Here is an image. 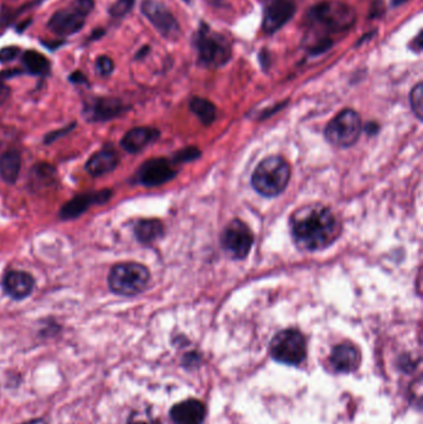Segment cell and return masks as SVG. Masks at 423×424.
Segmentation results:
<instances>
[{"label":"cell","mask_w":423,"mask_h":424,"mask_svg":"<svg viewBox=\"0 0 423 424\" xmlns=\"http://www.w3.org/2000/svg\"><path fill=\"white\" fill-rule=\"evenodd\" d=\"M135 5V0H117L112 7L109 8V13L112 16L119 18L132 10Z\"/></svg>","instance_id":"4316f807"},{"label":"cell","mask_w":423,"mask_h":424,"mask_svg":"<svg viewBox=\"0 0 423 424\" xmlns=\"http://www.w3.org/2000/svg\"><path fill=\"white\" fill-rule=\"evenodd\" d=\"M161 132L152 127H135L129 129L121 139L122 147L129 154H138L149 147L152 143L158 141Z\"/></svg>","instance_id":"d6986e66"},{"label":"cell","mask_w":423,"mask_h":424,"mask_svg":"<svg viewBox=\"0 0 423 424\" xmlns=\"http://www.w3.org/2000/svg\"><path fill=\"white\" fill-rule=\"evenodd\" d=\"M148 51H149V47H143L141 51L137 54V58H143L146 54H148Z\"/></svg>","instance_id":"ab89813d"},{"label":"cell","mask_w":423,"mask_h":424,"mask_svg":"<svg viewBox=\"0 0 423 424\" xmlns=\"http://www.w3.org/2000/svg\"><path fill=\"white\" fill-rule=\"evenodd\" d=\"M143 15L158 32L167 39H176L179 36L180 26L172 12L158 0H143L141 4Z\"/></svg>","instance_id":"30bf717a"},{"label":"cell","mask_w":423,"mask_h":424,"mask_svg":"<svg viewBox=\"0 0 423 424\" xmlns=\"http://www.w3.org/2000/svg\"><path fill=\"white\" fill-rule=\"evenodd\" d=\"M198 156H199V150H196V149L194 148H189L178 153V155H176V161H192V159H195V158H198Z\"/></svg>","instance_id":"4dcf8cb0"},{"label":"cell","mask_w":423,"mask_h":424,"mask_svg":"<svg viewBox=\"0 0 423 424\" xmlns=\"http://www.w3.org/2000/svg\"><path fill=\"white\" fill-rule=\"evenodd\" d=\"M135 237L139 244H150L164 236V226L155 219H141L133 227Z\"/></svg>","instance_id":"ffe728a7"},{"label":"cell","mask_w":423,"mask_h":424,"mask_svg":"<svg viewBox=\"0 0 423 424\" xmlns=\"http://www.w3.org/2000/svg\"><path fill=\"white\" fill-rule=\"evenodd\" d=\"M308 21L315 38L309 40L308 50L312 55H319L333 45V41L328 36L329 34L344 32L354 25L355 12L341 1H321L310 9Z\"/></svg>","instance_id":"7a4b0ae2"},{"label":"cell","mask_w":423,"mask_h":424,"mask_svg":"<svg viewBox=\"0 0 423 424\" xmlns=\"http://www.w3.org/2000/svg\"><path fill=\"white\" fill-rule=\"evenodd\" d=\"M329 362L335 373H350L356 371L361 364V355L358 347L344 342L333 347Z\"/></svg>","instance_id":"2e32d148"},{"label":"cell","mask_w":423,"mask_h":424,"mask_svg":"<svg viewBox=\"0 0 423 424\" xmlns=\"http://www.w3.org/2000/svg\"><path fill=\"white\" fill-rule=\"evenodd\" d=\"M361 130L363 123L359 115L353 110H344L329 122L324 135L335 147L347 148L358 141Z\"/></svg>","instance_id":"ba28073f"},{"label":"cell","mask_w":423,"mask_h":424,"mask_svg":"<svg viewBox=\"0 0 423 424\" xmlns=\"http://www.w3.org/2000/svg\"><path fill=\"white\" fill-rule=\"evenodd\" d=\"M382 9H385V7L381 0L375 1L374 5H372L371 15H370V16H374V18H375V16H378V15H381V14H382Z\"/></svg>","instance_id":"d6a6232c"},{"label":"cell","mask_w":423,"mask_h":424,"mask_svg":"<svg viewBox=\"0 0 423 424\" xmlns=\"http://www.w3.org/2000/svg\"><path fill=\"white\" fill-rule=\"evenodd\" d=\"M20 55V49L16 46H7L0 50V64H8Z\"/></svg>","instance_id":"f1b7e54d"},{"label":"cell","mask_w":423,"mask_h":424,"mask_svg":"<svg viewBox=\"0 0 423 424\" xmlns=\"http://www.w3.org/2000/svg\"><path fill=\"white\" fill-rule=\"evenodd\" d=\"M23 64L26 71L35 76H46L50 72V62L49 60L41 55L40 52L34 50H27L21 56Z\"/></svg>","instance_id":"7402d4cb"},{"label":"cell","mask_w":423,"mask_h":424,"mask_svg":"<svg viewBox=\"0 0 423 424\" xmlns=\"http://www.w3.org/2000/svg\"><path fill=\"white\" fill-rule=\"evenodd\" d=\"M127 424H157L154 421H146V419H141V418L137 417V416H132L129 418Z\"/></svg>","instance_id":"836d02e7"},{"label":"cell","mask_w":423,"mask_h":424,"mask_svg":"<svg viewBox=\"0 0 423 424\" xmlns=\"http://www.w3.org/2000/svg\"><path fill=\"white\" fill-rule=\"evenodd\" d=\"M413 43H415V45H413L412 50H415L416 52L421 51L422 50V32H418V35H417L416 39L413 40Z\"/></svg>","instance_id":"e575fe53"},{"label":"cell","mask_w":423,"mask_h":424,"mask_svg":"<svg viewBox=\"0 0 423 424\" xmlns=\"http://www.w3.org/2000/svg\"><path fill=\"white\" fill-rule=\"evenodd\" d=\"M175 175L176 170L172 161L164 158H154L141 164L135 174V179L143 187H154L173 180Z\"/></svg>","instance_id":"7c38bea8"},{"label":"cell","mask_w":423,"mask_h":424,"mask_svg":"<svg viewBox=\"0 0 423 424\" xmlns=\"http://www.w3.org/2000/svg\"><path fill=\"white\" fill-rule=\"evenodd\" d=\"M205 416V405L199 399H186L170 410V418L175 424H203Z\"/></svg>","instance_id":"ac0fdd59"},{"label":"cell","mask_w":423,"mask_h":424,"mask_svg":"<svg viewBox=\"0 0 423 424\" xmlns=\"http://www.w3.org/2000/svg\"><path fill=\"white\" fill-rule=\"evenodd\" d=\"M32 175V182L38 187H52L58 181V172L56 169L47 163H38L30 170Z\"/></svg>","instance_id":"603a6c76"},{"label":"cell","mask_w":423,"mask_h":424,"mask_svg":"<svg viewBox=\"0 0 423 424\" xmlns=\"http://www.w3.org/2000/svg\"><path fill=\"white\" fill-rule=\"evenodd\" d=\"M150 282V272L144 264L137 262L117 263L107 276L108 288L119 296H135L147 290Z\"/></svg>","instance_id":"277c9868"},{"label":"cell","mask_w":423,"mask_h":424,"mask_svg":"<svg viewBox=\"0 0 423 424\" xmlns=\"http://www.w3.org/2000/svg\"><path fill=\"white\" fill-rule=\"evenodd\" d=\"M23 424H49L44 419H40V418H36V419H32V421H27L25 423Z\"/></svg>","instance_id":"8d00e7d4"},{"label":"cell","mask_w":423,"mask_h":424,"mask_svg":"<svg viewBox=\"0 0 423 424\" xmlns=\"http://www.w3.org/2000/svg\"><path fill=\"white\" fill-rule=\"evenodd\" d=\"M113 191L111 189H102L92 193H78L69 200L60 211L58 217L62 221H71L82 216L92 206L106 205L112 199Z\"/></svg>","instance_id":"8fae6325"},{"label":"cell","mask_w":423,"mask_h":424,"mask_svg":"<svg viewBox=\"0 0 423 424\" xmlns=\"http://www.w3.org/2000/svg\"><path fill=\"white\" fill-rule=\"evenodd\" d=\"M76 122H72L70 123V124H67V126H65L62 128H58L56 129V130L49 132V133L44 137V144H45V145H50L54 141H58L60 138H64L66 135L70 134L71 132L76 128Z\"/></svg>","instance_id":"484cf974"},{"label":"cell","mask_w":423,"mask_h":424,"mask_svg":"<svg viewBox=\"0 0 423 424\" xmlns=\"http://www.w3.org/2000/svg\"><path fill=\"white\" fill-rule=\"evenodd\" d=\"M290 179V167L281 156H268L252 174V187L264 198H275L284 191Z\"/></svg>","instance_id":"3957f363"},{"label":"cell","mask_w":423,"mask_h":424,"mask_svg":"<svg viewBox=\"0 0 423 424\" xmlns=\"http://www.w3.org/2000/svg\"><path fill=\"white\" fill-rule=\"evenodd\" d=\"M8 96H9V89L7 86L0 84V102H3Z\"/></svg>","instance_id":"d590c367"},{"label":"cell","mask_w":423,"mask_h":424,"mask_svg":"<svg viewBox=\"0 0 423 424\" xmlns=\"http://www.w3.org/2000/svg\"><path fill=\"white\" fill-rule=\"evenodd\" d=\"M221 244L226 253L235 259H244L250 253L253 235L241 220H232L221 235Z\"/></svg>","instance_id":"9c48e42d"},{"label":"cell","mask_w":423,"mask_h":424,"mask_svg":"<svg viewBox=\"0 0 423 424\" xmlns=\"http://www.w3.org/2000/svg\"><path fill=\"white\" fill-rule=\"evenodd\" d=\"M290 232L295 244L304 251H321L340 233L339 222L333 212L321 204L301 206L290 217Z\"/></svg>","instance_id":"6da1fadb"},{"label":"cell","mask_w":423,"mask_h":424,"mask_svg":"<svg viewBox=\"0 0 423 424\" xmlns=\"http://www.w3.org/2000/svg\"><path fill=\"white\" fill-rule=\"evenodd\" d=\"M104 32L103 30H96V32L92 34V39H100L102 36Z\"/></svg>","instance_id":"f35d334b"},{"label":"cell","mask_w":423,"mask_h":424,"mask_svg":"<svg viewBox=\"0 0 423 424\" xmlns=\"http://www.w3.org/2000/svg\"><path fill=\"white\" fill-rule=\"evenodd\" d=\"M115 70V62L112 58L108 56H100L96 60V71L97 73L102 78H107L109 75H112V72Z\"/></svg>","instance_id":"83f0119b"},{"label":"cell","mask_w":423,"mask_h":424,"mask_svg":"<svg viewBox=\"0 0 423 424\" xmlns=\"http://www.w3.org/2000/svg\"><path fill=\"white\" fill-rule=\"evenodd\" d=\"M119 164V155L112 145H104L84 164V170L92 178H101L113 173Z\"/></svg>","instance_id":"e0dca14e"},{"label":"cell","mask_w":423,"mask_h":424,"mask_svg":"<svg viewBox=\"0 0 423 424\" xmlns=\"http://www.w3.org/2000/svg\"><path fill=\"white\" fill-rule=\"evenodd\" d=\"M3 290L14 301H24L35 288L34 276L25 270H10L3 276Z\"/></svg>","instance_id":"9a60e30c"},{"label":"cell","mask_w":423,"mask_h":424,"mask_svg":"<svg viewBox=\"0 0 423 424\" xmlns=\"http://www.w3.org/2000/svg\"><path fill=\"white\" fill-rule=\"evenodd\" d=\"M93 7V0H75L70 7L54 14L47 23V27L58 36L73 35L84 27L86 18Z\"/></svg>","instance_id":"52a82bcc"},{"label":"cell","mask_w":423,"mask_h":424,"mask_svg":"<svg viewBox=\"0 0 423 424\" xmlns=\"http://www.w3.org/2000/svg\"><path fill=\"white\" fill-rule=\"evenodd\" d=\"M21 155L18 150H7L0 155V178L5 184L14 185L19 179Z\"/></svg>","instance_id":"44dd1931"},{"label":"cell","mask_w":423,"mask_h":424,"mask_svg":"<svg viewBox=\"0 0 423 424\" xmlns=\"http://www.w3.org/2000/svg\"><path fill=\"white\" fill-rule=\"evenodd\" d=\"M69 80H70V82L75 84H87V78H86V76H84L81 71H75L73 73H71Z\"/></svg>","instance_id":"1f68e13d"},{"label":"cell","mask_w":423,"mask_h":424,"mask_svg":"<svg viewBox=\"0 0 423 424\" xmlns=\"http://www.w3.org/2000/svg\"><path fill=\"white\" fill-rule=\"evenodd\" d=\"M295 13V0H272L263 16V32L273 34L278 32Z\"/></svg>","instance_id":"5bb4252c"},{"label":"cell","mask_w":423,"mask_h":424,"mask_svg":"<svg viewBox=\"0 0 423 424\" xmlns=\"http://www.w3.org/2000/svg\"><path fill=\"white\" fill-rule=\"evenodd\" d=\"M410 102L413 113L418 117V119H422L423 86L421 82L417 84L416 86L413 87V90L411 91Z\"/></svg>","instance_id":"d4e9b609"},{"label":"cell","mask_w":423,"mask_h":424,"mask_svg":"<svg viewBox=\"0 0 423 424\" xmlns=\"http://www.w3.org/2000/svg\"><path fill=\"white\" fill-rule=\"evenodd\" d=\"M407 0H391L392 7H400L404 4Z\"/></svg>","instance_id":"74e56055"},{"label":"cell","mask_w":423,"mask_h":424,"mask_svg":"<svg viewBox=\"0 0 423 424\" xmlns=\"http://www.w3.org/2000/svg\"><path fill=\"white\" fill-rule=\"evenodd\" d=\"M128 110L119 99L111 97H96L84 104V119L90 123H104L122 116Z\"/></svg>","instance_id":"4fadbf2b"},{"label":"cell","mask_w":423,"mask_h":424,"mask_svg":"<svg viewBox=\"0 0 423 424\" xmlns=\"http://www.w3.org/2000/svg\"><path fill=\"white\" fill-rule=\"evenodd\" d=\"M200 364H201V356L198 353L192 351V353H186L183 357V366L187 370H194L195 367H199Z\"/></svg>","instance_id":"f546056e"},{"label":"cell","mask_w":423,"mask_h":424,"mask_svg":"<svg viewBox=\"0 0 423 424\" xmlns=\"http://www.w3.org/2000/svg\"><path fill=\"white\" fill-rule=\"evenodd\" d=\"M190 108L196 116L199 117L200 121L204 124H210L214 122L216 117L215 106L205 98H200V97L192 98Z\"/></svg>","instance_id":"cb8c5ba5"},{"label":"cell","mask_w":423,"mask_h":424,"mask_svg":"<svg viewBox=\"0 0 423 424\" xmlns=\"http://www.w3.org/2000/svg\"><path fill=\"white\" fill-rule=\"evenodd\" d=\"M269 351L273 360L288 366H298L307 357V342L301 331L282 330L271 341Z\"/></svg>","instance_id":"5b68a950"},{"label":"cell","mask_w":423,"mask_h":424,"mask_svg":"<svg viewBox=\"0 0 423 424\" xmlns=\"http://www.w3.org/2000/svg\"><path fill=\"white\" fill-rule=\"evenodd\" d=\"M195 46L201 64L206 67H221L230 61L231 45L224 35L204 26L195 38Z\"/></svg>","instance_id":"8992f818"}]
</instances>
